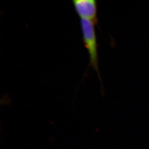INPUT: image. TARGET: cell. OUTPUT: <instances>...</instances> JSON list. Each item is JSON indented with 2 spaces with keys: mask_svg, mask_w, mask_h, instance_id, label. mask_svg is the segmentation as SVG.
I'll return each mask as SVG.
<instances>
[{
  "mask_svg": "<svg viewBox=\"0 0 149 149\" xmlns=\"http://www.w3.org/2000/svg\"><path fill=\"white\" fill-rule=\"evenodd\" d=\"M80 26L83 35V42L88 49L90 57V65L96 70L99 77L98 55L97 36L95 24L90 20L80 19Z\"/></svg>",
  "mask_w": 149,
  "mask_h": 149,
  "instance_id": "obj_1",
  "label": "cell"
},
{
  "mask_svg": "<svg viewBox=\"0 0 149 149\" xmlns=\"http://www.w3.org/2000/svg\"><path fill=\"white\" fill-rule=\"evenodd\" d=\"M76 13L81 19H88L95 24L97 23V8L95 0H73L72 1Z\"/></svg>",
  "mask_w": 149,
  "mask_h": 149,
  "instance_id": "obj_2",
  "label": "cell"
}]
</instances>
